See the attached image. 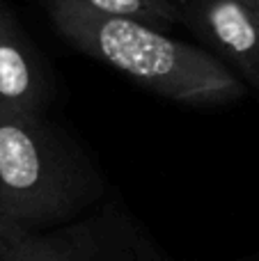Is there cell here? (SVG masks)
I'll return each instance as SVG.
<instances>
[{
  "mask_svg": "<svg viewBox=\"0 0 259 261\" xmlns=\"http://www.w3.org/2000/svg\"><path fill=\"white\" fill-rule=\"evenodd\" d=\"M41 3H67L106 16H122L163 28L184 21L179 0H41Z\"/></svg>",
  "mask_w": 259,
  "mask_h": 261,
  "instance_id": "8992f818",
  "label": "cell"
},
{
  "mask_svg": "<svg viewBox=\"0 0 259 261\" xmlns=\"http://www.w3.org/2000/svg\"><path fill=\"white\" fill-rule=\"evenodd\" d=\"M41 5L67 44L122 71L154 94L197 106L227 103L243 94V83L223 60L165 35L156 25L67 3Z\"/></svg>",
  "mask_w": 259,
  "mask_h": 261,
  "instance_id": "6da1fadb",
  "label": "cell"
},
{
  "mask_svg": "<svg viewBox=\"0 0 259 261\" xmlns=\"http://www.w3.org/2000/svg\"><path fill=\"white\" fill-rule=\"evenodd\" d=\"M239 5L250 14V18L259 25V0H239Z\"/></svg>",
  "mask_w": 259,
  "mask_h": 261,
  "instance_id": "ba28073f",
  "label": "cell"
},
{
  "mask_svg": "<svg viewBox=\"0 0 259 261\" xmlns=\"http://www.w3.org/2000/svg\"><path fill=\"white\" fill-rule=\"evenodd\" d=\"M28 234H30L28 229H23L12 218L0 213V261H14L18 245L23 243Z\"/></svg>",
  "mask_w": 259,
  "mask_h": 261,
  "instance_id": "52a82bcc",
  "label": "cell"
},
{
  "mask_svg": "<svg viewBox=\"0 0 259 261\" xmlns=\"http://www.w3.org/2000/svg\"><path fill=\"white\" fill-rule=\"evenodd\" d=\"M101 193L96 170L44 115L0 106V213L46 231L71 222Z\"/></svg>",
  "mask_w": 259,
  "mask_h": 261,
  "instance_id": "7a4b0ae2",
  "label": "cell"
},
{
  "mask_svg": "<svg viewBox=\"0 0 259 261\" xmlns=\"http://www.w3.org/2000/svg\"><path fill=\"white\" fill-rule=\"evenodd\" d=\"M48 101L41 60L14 14L0 3V106L44 115Z\"/></svg>",
  "mask_w": 259,
  "mask_h": 261,
  "instance_id": "5b68a950",
  "label": "cell"
},
{
  "mask_svg": "<svg viewBox=\"0 0 259 261\" xmlns=\"http://www.w3.org/2000/svg\"><path fill=\"white\" fill-rule=\"evenodd\" d=\"M14 261H161V257L128 213L113 204L81 220L30 231Z\"/></svg>",
  "mask_w": 259,
  "mask_h": 261,
  "instance_id": "3957f363",
  "label": "cell"
},
{
  "mask_svg": "<svg viewBox=\"0 0 259 261\" xmlns=\"http://www.w3.org/2000/svg\"><path fill=\"white\" fill-rule=\"evenodd\" d=\"M184 23L204 37L259 90V25L239 0H179Z\"/></svg>",
  "mask_w": 259,
  "mask_h": 261,
  "instance_id": "277c9868",
  "label": "cell"
}]
</instances>
